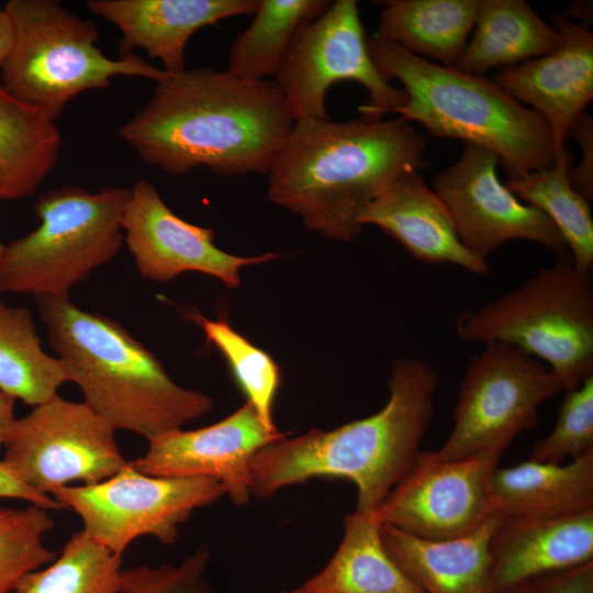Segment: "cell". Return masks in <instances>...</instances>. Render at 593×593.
<instances>
[{"label":"cell","instance_id":"6da1fadb","mask_svg":"<svg viewBox=\"0 0 593 593\" xmlns=\"http://www.w3.org/2000/svg\"><path fill=\"white\" fill-rule=\"evenodd\" d=\"M293 124L273 79L184 68L156 82L119 136L145 164L172 177L200 167L224 176L267 175Z\"/></svg>","mask_w":593,"mask_h":593},{"label":"cell","instance_id":"7a4b0ae2","mask_svg":"<svg viewBox=\"0 0 593 593\" xmlns=\"http://www.w3.org/2000/svg\"><path fill=\"white\" fill-rule=\"evenodd\" d=\"M409 121L294 122L268 176V200L322 237L351 242L365 210L403 172L426 165Z\"/></svg>","mask_w":593,"mask_h":593},{"label":"cell","instance_id":"3957f363","mask_svg":"<svg viewBox=\"0 0 593 593\" xmlns=\"http://www.w3.org/2000/svg\"><path fill=\"white\" fill-rule=\"evenodd\" d=\"M438 384L432 365L396 358L388 401L378 412L329 430L284 435L260 448L250 468L251 496L268 499L314 478L344 479L357 489L356 510L373 512L422 451Z\"/></svg>","mask_w":593,"mask_h":593},{"label":"cell","instance_id":"277c9868","mask_svg":"<svg viewBox=\"0 0 593 593\" xmlns=\"http://www.w3.org/2000/svg\"><path fill=\"white\" fill-rule=\"evenodd\" d=\"M48 342L83 402L110 423L147 440L182 428L214 406L175 382L157 356L112 318L69 298H35Z\"/></svg>","mask_w":593,"mask_h":593},{"label":"cell","instance_id":"5b68a950","mask_svg":"<svg viewBox=\"0 0 593 593\" xmlns=\"http://www.w3.org/2000/svg\"><path fill=\"white\" fill-rule=\"evenodd\" d=\"M366 41L380 74L401 81L407 94L391 113L421 123L435 137L493 152L506 180L549 167L558 158L546 120L491 79L432 63L374 33Z\"/></svg>","mask_w":593,"mask_h":593},{"label":"cell","instance_id":"8992f818","mask_svg":"<svg viewBox=\"0 0 593 593\" xmlns=\"http://www.w3.org/2000/svg\"><path fill=\"white\" fill-rule=\"evenodd\" d=\"M465 342L514 346L544 362L570 392L593 374V279L569 251L518 288L456 321Z\"/></svg>","mask_w":593,"mask_h":593},{"label":"cell","instance_id":"52a82bcc","mask_svg":"<svg viewBox=\"0 0 593 593\" xmlns=\"http://www.w3.org/2000/svg\"><path fill=\"white\" fill-rule=\"evenodd\" d=\"M14 44L1 67V83L52 121L78 94L110 86L118 76L158 82L166 72L134 54L111 58L98 47L91 20L57 0H9Z\"/></svg>","mask_w":593,"mask_h":593},{"label":"cell","instance_id":"ba28073f","mask_svg":"<svg viewBox=\"0 0 593 593\" xmlns=\"http://www.w3.org/2000/svg\"><path fill=\"white\" fill-rule=\"evenodd\" d=\"M130 198L124 187L90 192L64 186L42 193L34 204L38 226L4 245L0 293L69 298L75 284L119 254Z\"/></svg>","mask_w":593,"mask_h":593},{"label":"cell","instance_id":"9c48e42d","mask_svg":"<svg viewBox=\"0 0 593 593\" xmlns=\"http://www.w3.org/2000/svg\"><path fill=\"white\" fill-rule=\"evenodd\" d=\"M562 391L540 360L503 343L484 344L460 381L452 429L435 452L455 460L490 449L506 450L538 423V409Z\"/></svg>","mask_w":593,"mask_h":593},{"label":"cell","instance_id":"30bf717a","mask_svg":"<svg viewBox=\"0 0 593 593\" xmlns=\"http://www.w3.org/2000/svg\"><path fill=\"white\" fill-rule=\"evenodd\" d=\"M366 40L355 0H336L299 32L273 79L294 122L331 119L327 92L344 80L362 85L369 93V101L358 107L362 120L380 121L405 103L407 94L380 74Z\"/></svg>","mask_w":593,"mask_h":593},{"label":"cell","instance_id":"8fae6325","mask_svg":"<svg viewBox=\"0 0 593 593\" xmlns=\"http://www.w3.org/2000/svg\"><path fill=\"white\" fill-rule=\"evenodd\" d=\"M224 495V486L214 479L148 475L132 461L101 482L67 485L52 493L80 517L86 534L120 556L143 536L174 545L179 526L195 510Z\"/></svg>","mask_w":593,"mask_h":593},{"label":"cell","instance_id":"7c38bea8","mask_svg":"<svg viewBox=\"0 0 593 593\" xmlns=\"http://www.w3.org/2000/svg\"><path fill=\"white\" fill-rule=\"evenodd\" d=\"M114 433L83 401L57 394L16 418L2 460L24 484L52 496L71 482H101L127 463Z\"/></svg>","mask_w":593,"mask_h":593},{"label":"cell","instance_id":"4fadbf2b","mask_svg":"<svg viewBox=\"0 0 593 593\" xmlns=\"http://www.w3.org/2000/svg\"><path fill=\"white\" fill-rule=\"evenodd\" d=\"M504 449L444 460L421 451L373 511L379 524L425 539L468 535L492 518L491 481Z\"/></svg>","mask_w":593,"mask_h":593},{"label":"cell","instance_id":"5bb4252c","mask_svg":"<svg viewBox=\"0 0 593 593\" xmlns=\"http://www.w3.org/2000/svg\"><path fill=\"white\" fill-rule=\"evenodd\" d=\"M497 156L481 146L466 144L460 159L438 172L434 192L447 210L462 245L485 260L506 242L527 239L561 255L564 239L550 219L536 206L522 203L501 182Z\"/></svg>","mask_w":593,"mask_h":593},{"label":"cell","instance_id":"9a60e30c","mask_svg":"<svg viewBox=\"0 0 593 593\" xmlns=\"http://www.w3.org/2000/svg\"><path fill=\"white\" fill-rule=\"evenodd\" d=\"M124 242L142 278L168 282L188 271L200 272L238 288L243 267L281 257L268 251L256 256L230 254L214 244L211 228L189 223L174 213L156 187L137 180L122 216Z\"/></svg>","mask_w":593,"mask_h":593},{"label":"cell","instance_id":"2e32d148","mask_svg":"<svg viewBox=\"0 0 593 593\" xmlns=\"http://www.w3.org/2000/svg\"><path fill=\"white\" fill-rule=\"evenodd\" d=\"M269 429L247 401L211 425L177 428L148 440L147 450L132 461L141 472L161 478H211L232 503H249L250 468L256 452L283 437Z\"/></svg>","mask_w":593,"mask_h":593},{"label":"cell","instance_id":"e0dca14e","mask_svg":"<svg viewBox=\"0 0 593 593\" xmlns=\"http://www.w3.org/2000/svg\"><path fill=\"white\" fill-rule=\"evenodd\" d=\"M560 42L550 53L502 67L491 79L548 123L557 157L577 118L593 98V34L562 14L551 15Z\"/></svg>","mask_w":593,"mask_h":593},{"label":"cell","instance_id":"ac0fdd59","mask_svg":"<svg viewBox=\"0 0 593 593\" xmlns=\"http://www.w3.org/2000/svg\"><path fill=\"white\" fill-rule=\"evenodd\" d=\"M259 0H89L88 10L116 25L122 55L144 49L165 72L186 68V47L200 29L253 15Z\"/></svg>","mask_w":593,"mask_h":593},{"label":"cell","instance_id":"d6986e66","mask_svg":"<svg viewBox=\"0 0 593 593\" xmlns=\"http://www.w3.org/2000/svg\"><path fill=\"white\" fill-rule=\"evenodd\" d=\"M360 223L374 225L398 240L417 261L452 264L475 276L489 265L460 242L443 202L417 170H409L362 213Z\"/></svg>","mask_w":593,"mask_h":593},{"label":"cell","instance_id":"ffe728a7","mask_svg":"<svg viewBox=\"0 0 593 593\" xmlns=\"http://www.w3.org/2000/svg\"><path fill=\"white\" fill-rule=\"evenodd\" d=\"M593 561V510L562 517L500 522L490 547L492 593Z\"/></svg>","mask_w":593,"mask_h":593},{"label":"cell","instance_id":"44dd1931","mask_svg":"<svg viewBox=\"0 0 593 593\" xmlns=\"http://www.w3.org/2000/svg\"><path fill=\"white\" fill-rule=\"evenodd\" d=\"M379 525L387 552L424 593H492L490 547L495 517L468 535L439 540Z\"/></svg>","mask_w":593,"mask_h":593},{"label":"cell","instance_id":"7402d4cb","mask_svg":"<svg viewBox=\"0 0 593 593\" xmlns=\"http://www.w3.org/2000/svg\"><path fill=\"white\" fill-rule=\"evenodd\" d=\"M490 508L500 522L549 519L593 510V452L567 465L526 460L499 467Z\"/></svg>","mask_w":593,"mask_h":593},{"label":"cell","instance_id":"603a6c76","mask_svg":"<svg viewBox=\"0 0 593 593\" xmlns=\"http://www.w3.org/2000/svg\"><path fill=\"white\" fill-rule=\"evenodd\" d=\"M343 526L326 566L292 593H424L387 552L373 512L355 510Z\"/></svg>","mask_w":593,"mask_h":593},{"label":"cell","instance_id":"cb8c5ba5","mask_svg":"<svg viewBox=\"0 0 593 593\" xmlns=\"http://www.w3.org/2000/svg\"><path fill=\"white\" fill-rule=\"evenodd\" d=\"M473 29L455 68L475 76L546 55L560 42L524 0H480Z\"/></svg>","mask_w":593,"mask_h":593},{"label":"cell","instance_id":"d4e9b609","mask_svg":"<svg viewBox=\"0 0 593 593\" xmlns=\"http://www.w3.org/2000/svg\"><path fill=\"white\" fill-rule=\"evenodd\" d=\"M374 34L406 52L456 67L473 30L480 0L384 1Z\"/></svg>","mask_w":593,"mask_h":593},{"label":"cell","instance_id":"484cf974","mask_svg":"<svg viewBox=\"0 0 593 593\" xmlns=\"http://www.w3.org/2000/svg\"><path fill=\"white\" fill-rule=\"evenodd\" d=\"M55 121L12 96L0 81V200L33 194L57 164Z\"/></svg>","mask_w":593,"mask_h":593},{"label":"cell","instance_id":"4316f807","mask_svg":"<svg viewBox=\"0 0 593 593\" xmlns=\"http://www.w3.org/2000/svg\"><path fill=\"white\" fill-rule=\"evenodd\" d=\"M331 3L329 0H259L250 24L232 41L226 70L251 81L275 79L299 32Z\"/></svg>","mask_w":593,"mask_h":593},{"label":"cell","instance_id":"83f0119b","mask_svg":"<svg viewBox=\"0 0 593 593\" xmlns=\"http://www.w3.org/2000/svg\"><path fill=\"white\" fill-rule=\"evenodd\" d=\"M66 382L63 362L43 349L31 311L8 305L0 295V390L34 407Z\"/></svg>","mask_w":593,"mask_h":593},{"label":"cell","instance_id":"f1b7e54d","mask_svg":"<svg viewBox=\"0 0 593 593\" xmlns=\"http://www.w3.org/2000/svg\"><path fill=\"white\" fill-rule=\"evenodd\" d=\"M572 163V155L564 149L551 166L506 180L505 186L550 219L575 267L589 272L593 268V219L589 201L569 182Z\"/></svg>","mask_w":593,"mask_h":593},{"label":"cell","instance_id":"f546056e","mask_svg":"<svg viewBox=\"0 0 593 593\" xmlns=\"http://www.w3.org/2000/svg\"><path fill=\"white\" fill-rule=\"evenodd\" d=\"M122 556L82 529L74 533L46 567L25 574L14 593H121Z\"/></svg>","mask_w":593,"mask_h":593},{"label":"cell","instance_id":"4dcf8cb0","mask_svg":"<svg viewBox=\"0 0 593 593\" xmlns=\"http://www.w3.org/2000/svg\"><path fill=\"white\" fill-rule=\"evenodd\" d=\"M187 316L222 354L246 401L262 423L277 430L272 412L281 373L273 358L235 331L226 320H210L197 312H189Z\"/></svg>","mask_w":593,"mask_h":593},{"label":"cell","instance_id":"1f68e13d","mask_svg":"<svg viewBox=\"0 0 593 593\" xmlns=\"http://www.w3.org/2000/svg\"><path fill=\"white\" fill-rule=\"evenodd\" d=\"M48 511L0 506V593L14 591L29 572L51 563L57 551L46 547L45 535L55 527Z\"/></svg>","mask_w":593,"mask_h":593},{"label":"cell","instance_id":"d6a6232c","mask_svg":"<svg viewBox=\"0 0 593 593\" xmlns=\"http://www.w3.org/2000/svg\"><path fill=\"white\" fill-rule=\"evenodd\" d=\"M593 452V374L564 393L551 432L535 443L528 460L561 463Z\"/></svg>","mask_w":593,"mask_h":593},{"label":"cell","instance_id":"836d02e7","mask_svg":"<svg viewBox=\"0 0 593 593\" xmlns=\"http://www.w3.org/2000/svg\"><path fill=\"white\" fill-rule=\"evenodd\" d=\"M210 558L209 547L202 545L177 564L123 569L121 593H214L205 580Z\"/></svg>","mask_w":593,"mask_h":593},{"label":"cell","instance_id":"e575fe53","mask_svg":"<svg viewBox=\"0 0 593 593\" xmlns=\"http://www.w3.org/2000/svg\"><path fill=\"white\" fill-rule=\"evenodd\" d=\"M508 593H593V561L532 579Z\"/></svg>","mask_w":593,"mask_h":593},{"label":"cell","instance_id":"d590c367","mask_svg":"<svg viewBox=\"0 0 593 593\" xmlns=\"http://www.w3.org/2000/svg\"><path fill=\"white\" fill-rule=\"evenodd\" d=\"M568 135L574 137L582 150V159L568 171L570 184L589 202L593 200V118L585 111L569 128Z\"/></svg>","mask_w":593,"mask_h":593},{"label":"cell","instance_id":"8d00e7d4","mask_svg":"<svg viewBox=\"0 0 593 593\" xmlns=\"http://www.w3.org/2000/svg\"><path fill=\"white\" fill-rule=\"evenodd\" d=\"M0 499L25 501L46 511L64 508L54 497L40 493L24 484L2 459L0 460Z\"/></svg>","mask_w":593,"mask_h":593},{"label":"cell","instance_id":"74e56055","mask_svg":"<svg viewBox=\"0 0 593 593\" xmlns=\"http://www.w3.org/2000/svg\"><path fill=\"white\" fill-rule=\"evenodd\" d=\"M16 400L0 390V447H3L14 424Z\"/></svg>","mask_w":593,"mask_h":593},{"label":"cell","instance_id":"f35d334b","mask_svg":"<svg viewBox=\"0 0 593 593\" xmlns=\"http://www.w3.org/2000/svg\"><path fill=\"white\" fill-rule=\"evenodd\" d=\"M14 44L13 22L5 10L0 5V68L9 58Z\"/></svg>","mask_w":593,"mask_h":593},{"label":"cell","instance_id":"ab89813d","mask_svg":"<svg viewBox=\"0 0 593 593\" xmlns=\"http://www.w3.org/2000/svg\"><path fill=\"white\" fill-rule=\"evenodd\" d=\"M592 2L590 1H575L569 5V14L579 18L584 22V25L589 27V23L592 22Z\"/></svg>","mask_w":593,"mask_h":593},{"label":"cell","instance_id":"60d3db41","mask_svg":"<svg viewBox=\"0 0 593 593\" xmlns=\"http://www.w3.org/2000/svg\"><path fill=\"white\" fill-rule=\"evenodd\" d=\"M3 249H4V244L0 240V257L3 253Z\"/></svg>","mask_w":593,"mask_h":593},{"label":"cell","instance_id":"b9f144b4","mask_svg":"<svg viewBox=\"0 0 593 593\" xmlns=\"http://www.w3.org/2000/svg\"><path fill=\"white\" fill-rule=\"evenodd\" d=\"M282 593H292L291 591H283Z\"/></svg>","mask_w":593,"mask_h":593}]
</instances>
